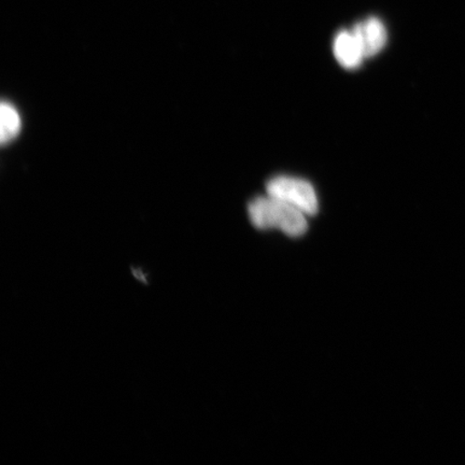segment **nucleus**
<instances>
[{"label":"nucleus","mask_w":465,"mask_h":465,"mask_svg":"<svg viewBox=\"0 0 465 465\" xmlns=\"http://www.w3.org/2000/svg\"><path fill=\"white\" fill-rule=\"evenodd\" d=\"M351 32L361 45L365 57L380 54L387 44L386 27L377 17H369V19L358 23Z\"/></svg>","instance_id":"obj_3"},{"label":"nucleus","mask_w":465,"mask_h":465,"mask_svg":"<svg viewBox=\"0 0 465 465\" xmlns=\"http://www.w3.org/2000/svg\"><path fill=\"white\" fill-rule=\"evenodd\" d=\"M0 119H2L0 139H2V143L5 144L14 141L17 134H19L21 130V118L13 104L4 102L2 104V110H0Z\"/></svg>","instance_id":"obj_5"},{"label":"nucleus","mask_w":465,"mask_h":465,"mask_svg":"<svg viewBox=\"0 0 465 465\" xmlns=\"http://www.w3.org/2000/svg\"><path fill=\"white\" fill-rule=\"evenodd\" d=\"M333 52L336 61L346 69H356L361 66L365 57L356 36L349 31H341L336 35Z\"/></svg>","instance_id":"obj_4"},{"label":"nucleus","mask_w":465,"mask_h":465,"mask_svg":"<svg viewBox=\"0 0 465 465\" xmlns=\"http://www.w3.org/2000/svg\"><path fill=\"white\" fill-rule=\"evenodd\" d=\"M250 221L259 230H281L291 237L304 235L308 223L303 212L271 195L259 196L248 206Z\"/></svg>","instance_id":"obj_1"},{"label":"nucleus","mask_w":465,"mask_h":465,"mask_svg":"<svg viewBox=\"0 0 465 465\" xmlns=\"http://www.w3.org/2000/svg\"><path fill=\"white\" fill-rule=\"evenodd\" d=\"M266 192L267 195L299 208L307 216H315L319 211L316 191L306 180L278 176L267 183Z\"/></svg>","instance_id":"obj_2"}]
</instances>
